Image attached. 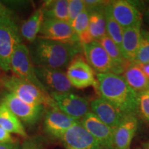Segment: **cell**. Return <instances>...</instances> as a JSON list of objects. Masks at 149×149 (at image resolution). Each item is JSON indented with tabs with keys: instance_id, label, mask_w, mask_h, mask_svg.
I'll return each mask as SVG.
<instances>
[{
	"instance_id": "8d00e7d4",
	"label": "cell",
	"mask_w": 149,
	"mask_h": 149,
	"mask_svg": "<svg viewBox=\"0 0 149 149\" xmlns=\"http://www.w3.org/2000/svg\"><path fill=\"white\" fill-rule=\"evenodd\" d=\"M143 147H144V149H149V142L144 144L143 145Z\"/></svg>"
},
{
	"instance_id": "8fae6325",
	"label": "cell",
	"mask_w": 149,
	"mask_h": 149,
	"mask_svg": "<svg viewBox=\"0 0 149 149\" xmlns=\"http://www.w3.org/2000/svg\"><path fill=\"white\" fill-rule=\"evenodd\" d=\"M61 139L70 149H104L80 121H77L68 128Z\"/></svg>"
},
{
	"instance_id": "5bb4252c",
	"label": "cell",
	"mask_w": 149,
	"mask_h": 149,
	"mask_svg": "<svg viewBox=\"0 0 149 149\" xmlns=\"http://www.w3.org/2000/svg\"><path fill=\"white\" fill-rule=\"evenodd\" d=\"M86 129L97 139L104 149H113L114 130L100 120L92 112H89L80 120Z\"/></svg>"
},
{
	"instance_id": "ffe728a7",
	"label": "cell",
	"mask_w": 149,
	"mask_h": 149,
	"mask_svg": "<svg viewBox=\"0 0 149 149\" xmlns=\"http://www.w3.org/2000/svg\"><path fill=\"white\" fill-rule=\"evenodd\" d=\"M0 127L9 133L17 134L25 138L28 136L19 119L3 102L0 103Z\"/></svg>"
},
{
	"instance_id": "d6986e66",
	"label": "cell",
	"mask_w": 149,
	"mask_h": 149,
	"mask_svg": "<svg viewBox=\"0 0 149 149\" xmlns=\"http://www.w3.org/2000/svg\"><path fill=\"white\" fill-rule=\"evenodd\" d=\"M123 77L128 86L137 95L149 90L148 79L135 63H130L123 72Z\"/></svg>"
},
{
	"instance_id": "9a60e30c",
	"label": "cell",
	"mask_w": 149,
	"mask_h": 149,
	"mask_svg": "<svg viewBox=\"0 0 149 149\" xmlns=\"http://www.w3.org/2000/svg\"><path fill=\"white\" fill-rule=\"evenodd\" d=\"M77 121L63 113L59 107L51 108L44 117V130L48 135L61 139L65 132Z\"/></svg>"
},
{
	"instance_id": "44dd1931",
	"label": "cell",
	"mask_w": 149,
	"mask_h": 149,
	"mask_svg": "<svg viewBox=\"0 0 149 149\" xmlns=\"http://www.w3.org/2000/svg\"><path fill=\"white\" fill-rule=\"evenodd\" d=\"M98 42L104 48L111 58L115 68V74H120L124 72L130 63L123 57L120 50L108 35L102 37Z\"/></svg>"
},
{
	"instance_id": "52a82bcc",
	"label": "cell",
	"mask_w": 149,
	"mask_h": 149,
	"mask_svg": "<svg viewBox=\"0 0 149 149\" xmlns=\"http://www.w3.org/2000/svg\"><path fill=\"white\" fill-rule=\"evenodd\" d=\"M10 111L28 125H34L42 118L45 107L35 105L22 101L12 93H6L3 95L2 102Z\"/></svg>"
},
{
	"instance_id": "6da1fadb",
	"label": "cell",
	"mask_w": 149,
	"mask_h": 149,
	"mask_svg": "<svg viewBox=\"0 0 149 149\" xmlns=\"http://www.w3.org/2000/svg\"><path fill=\"white\" fill-rule=\"evenodd\" d=\"M28 48L34 66L61 70L68 66L74 56L83 51L80 42L63 43L40 37Z\"/></svg>"
},
{
	"instance_id": "484cf974",
	"label": "cell",
	"mask_w": 149,
	"mask_h": 149,
	"mask_svg": "<svg viewBox=\"0 0 149 149\" xmlns=\"http://www.w3.org/2000/svg\"><path fill=\"white\" fill-rule=\"evenodd\" d=\"M133 62L136 64L149 63V32L145 30L141 31L140 45Z\"/></svg>"
},
{
	"instance_id": "4fadbf2b",
	"label": "cell",
	"mask_w": 149,
	"mask_h": 149,
	"mask_svg": "<svg viewBox=\"0 0 149 149\" xmlns=\"http://www.w3.org/2000/svg\"><path fill=\"white\" fill-rule=\"evenodd\" d=\"M109 6L113 18L124 29L141 23V13L130 1L124 0L110 1Z\"/></svg>"
},
{
	"instance_id": "ac0fdd59",
	"label": "cell",
	"mask_w": 149,
	"mask_h": 149,
	"mask_svg": "<svg viewBox=\"0 0 149 149\" xmlns=\"http://www.w3.org/2000/svg\"><path fill=\"white\" fill-rule=\"evenodd\" d=\"M141 24L124 29L123 32L121 52L124 58L130 63L135 61L140 45Z\"/></svg>"
},
{
	"instance_id": "83f0119b",
	"label": "cell",
	"mask_w": 149,
	"mask_h": 149,
	"mask_svg": "<svg viewBox=\"0 0 149 149\" xmlns=\"http://www.w3.org/2000/svg\"><path fill=\"white\" fill-rule=\"evenodd\" d=\"M137 113L147 121H149V90L138 94Z\"/></svg>"
},
{
	"instance_id": "e575fe53",
	"label": "cell",
	"mask_w": 149,
	"mask_h": 149,
	"mask_svg": "<svg viewBox=\"0 0 149 149\" xmlns=\"http://www.w3.org/2000/svg\"><path fill=\"white\" fill-rule=\"evenodd\" d=\"M136 64V63H135ZM138 66L140 68L141 71L144 72V74L146 75V77L149 80V63L146 64H137Z\"/></svg>"
},
{
	"instance_id": "5b68a950",
	"label": "cell",
	"mask_w": 149,
	"mask_h": 149,
	"mask_svg": "<svg viewBox=\"0 0 149 149\" xmlns=\"http://www.w3.org/2000/svg\"><path fill=\"white\" fill-rule=\"evenodd\" d=\"M10 70L15 76L32 84L46 95H50L35 74L29 48L22 43L14 51L10 59Z\"/></svg>"
},
{
	"instance_id": "4dcf8cb0",
	"label": "cell",
	"mask_w": 149,
	"mask_h": 149,
	"mask_svg": "<svg viewBox=\"0 0 149 149\" xmlns=\"http://www.w3.org/2000/svg\"><path fill=\"white\" fill-rule=\"evenodd\" d=\"M84 1L85 3L86 10L88 11V13L93 10H97V9L104 8L110 2V1H99V0H94V1L86 0V1Z\"/></svg>"
},
{
	"instance_id": "d6a6232c",
	"label": "cell",
	"mask_w": 149,
	"mask_h": 149,
	"mask_svg": "<svg viewBox=\"0 0 149 149\" xmlns=\"http://www.w3.org/2000/svg\"><path fill=\"white\" fill-rule=\"evenodd\" d=\"M0 149H21L17 143H0Z\"/></svg>"
},
{
	"instance_id": "f546056e",
	"label": "cell",
	"mask_w": 149,
	"mask_h": 149,
	"mask_svg": "<svg viewBox=\"0 0 149 149\" xmlns=\"http://www.w3.org/2000/svg\"><path fill=\"white\" fill-rule=\"evenodd\" d=\"M21 149H44V138L40 136H35L26 139L22 143Z\"/></svg>"
},
{
	"instance_id": "7402d4cb",
	"label": "cell",
	"mask_w": 149,
	"mask_h": 149,
	"mask_svg": "<svg viewBox=\"0 0 149 149\" xmlns=\"http://www.w3.org/2000/svg\"><path fill=\"white\" fill-rule=\"evenodd\" d=\"M44 19L69 22L68 0H50L43 3Z\"/></svg>"
},
{
	"instance_id": "1f68e13d",
	"label": "cell",
	"mask_w": 149,
	"mask_h": 149,
	"mask_svg": "<svg viewBox=\"0 0 149 149\" xmlns=\"http://www.w3.org/2000/svg\"><path fill=\"white\" fill-rule=\"evenodd\" d=\"M15 142L9 132L0 127V143H13Z\"/></svg>"
},
{
	"instance_id": "ba28073f",
	"label": "cell",
	"mask_w": 149,
	"mask_h": 149,
	"mask_svg": "<svg viewBox=\"0 0 149 149\" xmlns=\"http://www.w3.org/2000/svg\"><path fill=\"white\" fill-rule=\"evenodd\" d=\"M50 95L63 113L74 120L80 121L90 111V105L86 99L71 93H50Z\"/></svg>"
},
{
	"instance_id": "d4e9b609",
	"label": "cell",
	"mask_w": 149,
	"mask_h": 149,
	"mask_svg": "<svg viewBox=\"0 0 149 149\" xmlns=\"http://www.w3.org/2000/svg\"><path fill=\"white\" fill-rule=\"evenodd\" d=\"M109 3L104 8V15H105L106 22H107V35L115 42V44H116L121 51L124 29L121 27L120 24L117 23L113 18L111 10H110Z\"/></svg>"
},
{
	"instance_id": "3957f363",
	"label": "cell",
	"mask_w": 149,
	"mask_h": 149,
	"mask_svg": "<svg viewBox=\"0 0 149 149\" xmlns=\"http://www.w3.org/2000/svg\"><path fill=\"white\" fill-rule=\"evenodd\" d=\"M0 84L9 93H13L22 101L35 105H44L46 108L58 107L50 95H46L32 84L15 75H4Z\"/></svg>"
},
{
	"instance_id": "7c38bea8",
	"label": "cell",
	"mask_w": 149,
	"mask_h": 149,
	"mask_svg": "<svg viewBox=\"0 0 149 149\" xmlns=\"http://www.w3.org/2000/svg\"><path fill=\"white\" fill-rule=\"evenodd\" d=\"M82 48L87 62L97 74H115V66L111 58L97 41L82 45Z\"/></svg>"
},
{
	"instance_id": "30bf717a",
	"label": "cell",
	"mask_w": 149,
	"mask_h": 149,
	"mask_svg": "<svg viewBox=\"0 0 149 149\" xmlns=\"http://www.w3.org/2000/svg\"><path fill=\"white\" fill-rule=\"evenodd\" d=\"M40 37L63 43L79 42V37L69 22L44 19Z\"/></svg>"
},
{
	"instance_id": "9c48e42d",
	"label": "cell",
	"mask_w": 149,
	"mask_h": 149,
	"mask_svg": "<svg viewBox=\"0 0 149 149\" xmlns=\"http://www.w3.org/2000/svg\"><path fill=\"white\" fill-rule=\"evenodd\" d=\"M35 74L48 93H70L73 87L64 70L34 66Z\"/></svg>"
},
{
	"instance_id": "8992f818",
	"label": "cell",
	"mask_w": 149,
	"mask_h": 149,
	"mask_svg": "<svg viewBox=\"0 0 149 149\" xmlns=\"http://www.w3.org/2000/svg\"><path fill=\"white\" fill-rule=\"evenodd\" d=\"M66 75L72 87L83 89L93 86L98 92V82L94 70L81 53L77 54L70 61L67 67Z\"/></svg>"
},
{
	"instance_id": "7a4b0ae2",
	"label": "cell",
	"mask_w": 149,
	"mask_h": 149,
	"mask_svg": "<svg viewBox=\"0 0 149 149\" xmlns=\"http://www.w3.org/2000/svg\"><path fill=\"white\" fill-rule=\"evenodd\" d=\"M98 92L124 115H135L138 108V95L128 86L123 76L114 73H98Z\"/></svg>"
},
{
	"instance_id": "277c9868",
	"label": "cell",
	"mask_w": 149,
	"mask_h": 149,
	"mask_svg": "<svg viewBox=\"0 0 149 149\" xmlns=\"http://www.w3.org/2000/svg\"><path fill=\"white\" fill-rule=\"evenodd\" d=\"M22 38L17 25L10 16L0 17V68L10 70V59Z\"/></svg>"
},
{
	"instance_id": "d590c367",
	"label": "cell",
	"mask_w": 149,
	"mask_h": 149,
	"mask_svg": "<svg viewBox=\"0 0 149 149\" xmlns=\"http://www.w3.org/2000/svg\"><path fill=\"white\" fill-rule=\"evenodd\" d=\"M146 15V21L148 22V24H149V9L146 12V15Z\"/></svg>"
},
{
	"instance_id": "836d02e7",
	"label": "cell",
	"mask_w": 149,
	"mask_h": 149,
	"mask_svg": "<svg viewBox=\"0 0 149 149\" xmlns=\"http://www.w3.org/2000/svg\"><path fill=\"white\" fill-rule=\"evenodd\" d=\"M11 13H12V12H11L10 9L7 8L5 4L1 3V1H0V17L5 16L10 17Z\"/></svg>"
},
{
	"instance_id": "4316f807",
	"label": "cell",
	"mask_w": 149,
	"mask_h": 149,
	"mask_svg": "<svg viewBox=\"0 0 149 149\" xmlns=\"http://www.w3.org/2000/svg\"><path fill=\"white\" fill-rule=\"evenodd\" d=\"M70 25L78 37L82 33L88 31L89 26V13L88 11L86 9L83 10L70 23Z\"/></svg>"
},
{
	"instance_id": "2e32d148",
	"label": "cell",
	"mask_w": 149,
	"mask_h": 149,
	"mask_svg": "<svg viewBox=\"0 0 149 149\" xmlns=\"http://www.w3.org/2000/svg\"><path fill=\"white\" fill-rule=\"evenodd\" d=\"M90 108L93 113L114 131L125 116L117 108L102 97L93 100L91 102Z\"/></svg>"
},
{
	"instance_id": "603a6c76",
	"label": "cell",
	"mask_w": 149,
	"mask_h": 149,
	"mask_svg": "<svg viewBox=\"0 0 149 149\" xmlns=\"http://www.w3.org/2000/svg\"><path fill=\"white\" fill-rule=\"evenodd\" d=\"M44 20V15L42 8L35 11L30 17L22 24L21 34L23 38L30 43L36 40Z\"/></svg>"
},
{
	"instance_id": "e0dca14e",
	"label": "cell",
	"mask_w": 149,
	"mask_h": 149,
	"mask_svg": "<svg viewBox=\"0 0 149 149\" xmlns=\"http://www.w3.org/2000/svg\"><path fill=\"white\" fill-rule=\"evenodd\" d=\"M138 127L135 115H126L114 131L113 149H130L131 141Z\"/></svg>"
},
{
	"instance_id": "cb8c5ba5",
	"label": "cell",
	"mask_w": 149,
	"mask_h": 149,
	"mask_svg": "<svg viewBox=\"0 0 149 149\" xmlns=\"http://www.w3.org/2000/svg\"><path fill=\"white\" fill-rule=\"evenodd\" d=\"M105 8V7H104ZM104 8L89 12L88 31L94 41L100 40L107 35Z\"/></svg>"
},
{
	"instance_id": "f1b7e54d",
	"label": "cell",
	"mask_w": 149,
	"mask_h": 149,
	"mask_svg": "<svg viewBox=\"0 0 149 149\" xmlns=\"http://www.w3.org/2000/svg\"><path fill=\"white\" fill-rule=\"evenodd\" d=\"M86 9L84 1L82 0H69L68 1V16L70 24L78 15Z\"/></svg>"
}]
</instances>
